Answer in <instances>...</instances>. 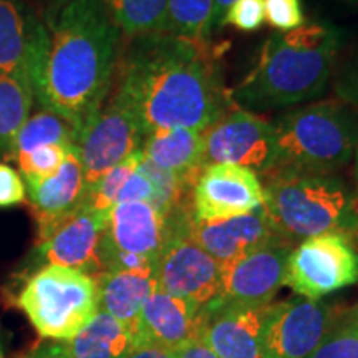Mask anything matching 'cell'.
<instances>
[{"instance_id": "8992f818", "label": "cell", "mask_w": 358, "mask_h": 358, "mask_svg": "<svg viewBox=\"0 0 358 358\" xmlns=\"http://www.w3.org/2000/svg\"><path fill=\"white\" fill-rule=\"evenodd\" d=\"M19 306L40 337L64 342L87 327L100 312L96 279L60 266H45L27 280Z\"/></svg>"}, {"instance_id": "60d3db41", "label": "cell", "mask_w": 358, "mask_h": 358, "mask_svg": "<svg viewBox=\"0 0 358 358\" xmlns=\"http://www.w3.org/2000/svg\"><path fill=\"white\" fill-rule=\"evenodd\" d=\"M345 317L350 322H353V324L358 325V301L353 307L350 308H345Z\"/></svg>"}, {"instance_id": "4316f807", "label": "cell", "mask_w": 358, "mask_h": 358, "mask_svg": "<svg viewBox=\"0 0 358 358\" xmlns=\"http://www.w3.org/2000/svg\"><path fill=\"white\" fill-rule=\"evenodd\" d=\"M77 129L71 127L66 120L53 113V111L42 110L37 115L30 116L24 128L20 129L15 146H13L12 159H15L17 155L27 153V151L45 145L75 146L77 145Z\"/></svg>"}, {"instance_id": "e0dca14e", "label": "cell", "mask_w": 358, "mask_h": 358, "mask_svg": "<svg viewBox=\"0 0 358 358\" xmlns=\"http://www.w3.org/2000/svg\"><path fill=\"white\" fill-rule=\"evenodd\" d=\"M47 40V25L34 12L0 0V73L32 85Z\"/></svg>"}, {"instance_id": "d590c367", "label": "cell", "mask_w": 358, "mask_h": 358, "mask_svg": "<svg viewBox=\"0 0 358 358\" xmlns=\"http://www.w3.org/2000/svg\"><path fill=\"white\" fill-rule=\"evenodd\" d=\"M127 358H174L173 350L148 342V340H136Z\"/></svg>"}, {"instance_id": "d4e9b609", "label": "cell", "mask_w": 358, "mask_h": 358, "mask_svg": "<svg viewBox=\"0 0 358 358\" xmlns=\"http://www.w3.org/2000/svg\"><path fill=\"white\" fill-rule=\"evenodd\" d=\"M214 0H169L161 34L209 45Z\"/></svg>"}, {"instance_id": "4dcf8cb0", "label": "cell", "mask_w": 358, "mask_h": 358, "mask_svg": "<svg viewBox=\"0 0 358 358\" xmlns=\"http://www.w3.org/2000/svg\"><path fill=\"white\" fill-rule=\"evenodd\" d=\"M266 22L264 0H234L227 8L222 25H232L243 32H256Z\"/></svg>"}, {"instance_id": "4fadbf2b", "label": "cell", "mask_w": 358, "mask_h": 358, "mask_svg": "<svg viewBox=\"0 0 358 358\" xmlns=\"http://www.w3.org/2000/svg\"><path fill=\"white\" fill-rule=\"evenodd\" d=\"M108 214L80 206L66 216L38 227V256L47 266H60L85 272L96 279L103 268V239Z\"/></svg>"}, {"instance_id": "d6986e66", "label": "cell", "mask_w": 358, "mask_h": 358, "mask_svg": "<svg viewBox=\"0 0 358 358\" xmlns=\"http://www.w3.org/2000/svg\"><path fill=\"white\" fill-rule=\"evenodd\" d=\"M203 307L156 287L141 308L136 340H148L176 350L182 343L199 337Z\"/></svg>"}, {"instance_id": "ee69618b", "label": "cell", "mask_w": 358, "mask_h": 358, "mask_svg": "<svg viewBox=\"0 0 358 358\" xmlns=\"http://www.w3.org/2000/svg\"><path fill=\"white\" fill-rule=\"evenodd\" d=\"M0 358H3V350H2V343H0Z\"/></svg>"}, {"instance_id": "83f0119b", "label": "cell", "mask_w": 358, "mask_h": 358, "mask_svg": "<svg viewBox=\"0 0 358 358\" xmlns=\"http://www.w3.org/2000/svg\"><path fill=\"white\" fill-rule=\"evenodd\" d=\"M145 159L143 150L134 151L131 156L116 164L113 169H110L105 176H101L92 187H88L87 196H85V206L93 211L108 214L111 208L116 204L120 191L128 181V178L136 171L141 161Z\"/></svg>"}, {"instance_id": "ba28073f", "label": "cell", "mask_w": 358, "mask_h": 358, "mask_svg": "<svg viewBox=\"0 0 358 358\" xmlns=\"http://www.w3.org/2000/svg\"><path fill=\"white\" fill-rule=\"evenodd\" d=\"M358 282V250L352 236L329 232L303 239L292 249L284 285L310 301Z\"/></svg>"}, {"instance_id": "277c9868", "label": "cell", "mask_w": 358, "mask_h": 358, "mask_svg": "<svg viewBox=\"0 0 358 358\" xmlns=\"http://www.w3.org/2000/svg\"><path fill=\"white\" fill-rule=\"evenodd\" d=\"M266 176L262 208L282 239L295 244L329 232L352 236L358 224L355 194L334 173L272 169Z\"/></svg>"}, {"instance_id": "ab89813d", "label": "cell", "mask_w": 358, "mask_h": 358, "mask_svg": "<svg viewBox=\"0 0 358 358\" xmlns=\"http://www.w3.org/2000/svg\"><path fill=\"white\" fill-rule=\"evenodd\" d=\"M353 176H355V186H357L355 201H357V209H358V145L355 148V153H353Z\"/></svg>"}, {"instance_id": "30bf717a", "label": "cell", "mask_w": 358, "mask_h": 358, "mask_svg": "<svg viewBox=\"0 0 358 358\" xmlns=\"http://www.w3.org/2000/svg\"><path fill=\"white\" fill-rule=\"evenodd\" d=\"M203 164H234L266 174L275 166L272 123L234 106L203 131Z\"/></svg>"}, {"instance_id": "8fae6325", "label": "cell", "mask_w": 358, "mask_h": 358, "mask_svg": "<svg viewBox=\"0 0 358 358\" xmlns=\"http://www.w3.org/2000/svg\"><path fill=\"white\" fill-rule=\"evenodd\" d=\"M342 307L310 299L271 303L264 322L261 358H307L334 329Z\"/></svg>"}, {"instance_id": "1f68e13d", "label": "cell", "mask_w": 358, "mask_h": 358, "mask_svg": "<svg viewBox=\"0 0 358 358\" xmlns=\"http://www.w3.org/2000/svg\"><path fill=\"white\" fill-rule=\"evenodd\" d=\"M266 22L279 32H289L306 24L301 0H264Z\"/></svg>"}, {"instance_id": "52a82bcc", "label": "cell", "mask_w": 358, "mask_h": 358, "mask_svg": "<svg viewBox=\"0 0 358 358\" xmlns=\"http://www.w3.org/2000/svg\"><path fill=\"white\" fill-rule=\"evenodd\" d=\"M173 222L151 203H120L108 213L103 239V268L138 271L155 268Z\"/></svg>"}, {"instance_id": "9c48e42d", "label": "cell", "mask_w": 358, "mask_h": 358, "mask_svg": "<svg viewBox=\"0 0 358 358\" xmlns=\"http://www.w3.org/2000/svg\"><path fill=\"white\" fill-rule=\"evenodd\" d=\"M192 211L173 217V229L155 262L156 287L174 297L206 307L221 294V264L187 236Z\"/></svg>"}, {"instance_id": "3957f363", "label": "cell", "mask_w": 358, "mask_h": 358, "mask_svg": "<svg viewBox=\"0 0 358 358\" xmlns=\"http://www.w3.org/2000/svg\"><path fill=\"white\" fill-rule=\"evenodd\" d=\"M342 32L329 22H306L266 38L252 70L231 92L236 106L268 111L319 98L332 77Z\"/></svg>"}, {"instance_id": "7402d4cb", "label": "cell", "mask_w": 358, "mask_h": 358, "mask_svg": "<svg viewBox=\"0 0 358 358\" xmlns=\"http://www.w3.org/2000/svg\"><path fill=\"white\" fill-rule=\"evenodd\" d=\"M96 284L100 310L122 322L136 340L141 308L156 289L155 268L106 271L96 277Z\"/></svg>"}, {"instance_id": "9a60e30c", "label": "cell", "mask_w": 358, "mask_h": 358, "mask_svg": "<svg viewBox=\"0 0 358 358\" xmlns=\"http://www.w3.org/2000/svg\"><path fill=\"white\" fill-rule=\"evenodd\" d=\"M262 206L264 186L249 168L209 164L192 187V214L198 221L241 216Z\"/></svg>"}, {"instance_id": "f546056e", "label": "cell", "mask_w": 358, "mask_h": 358, "mask_svg": "<svg viewBox=\"0 0 358 358\" xmlns=\"http://www.w3.org/2000/svg\"><path fill=\"white\" fill-rule=\"evenodd\" d=\"M71 146L62 145H45L27 153L17 155L20 171L24 179H43L52 176L64 164Z\"/></svg>"}, {"instance_id": "e575fe53", "label": "cell", "mask_w": 358, "mask_h": 358, "mask_svg": "<svg viewBox=\"0 0 358 358\" xmlns=\"http://www.w3.org/2000/svg\"><path fill=\"white\" fill-rule=\"evenodd\" d=\"M337 95L358 110V57L347 65L335 85Z\"/></svg>"}, {"instance_id": "44dd1931", "label": "cell", "mask_w": 358, "mask_h": 358, "mask_svg": "<svg viewBox=\"0 0 358 358\" xmlns=\"http://www.w3.org/2000/svg\"><path fill=\"white\" fill-rule=\"evenodd\" d=\"M133 334L110 313L100 310L73 338L42 343L27 358H127Z\"/></svg>"}, {"instance_id": "ffe728a7", "label": "cell", "mask_w": 358, "mask_h": 358, "mask_svg": "<svg viewBox=\"0 0 358 358\" xmlns=\"http://www.w3.org/2000/svg\"><path fill=\"white\" fill-rule=\"evenodd\" d=\"M27 181V199L30 201L38 227L66 216L85 203L87 182L77 146H71L58 171L43 179Z\"/></svg>"}, {"instance_id": "836d02e7", "label": "cell", "mask_w": 358, "mask_h": 358, "mask_svg": "<svg viewBox=\"0 0 358 358\" xmlns=\"http://www.w3.org/2000/svg\"><path fill=\"white\" fill-rule=\"evenodd\" d=\"M27 199L24 179L12 166L0 163V208L22 204Z\"/></svg>"}, {"instance_id": "b9f144b4", "label": "cell", "mask_w": 358, "mask_h": 358, "mask_svg": "<svg viewBox=\"0 0 358 358\" xmlns=\"http://www.w3.org/2000/svg\"><path fill=\"white\" fill-rule=\"evenodd\" d=\"M352 241H353V245H355V249L358 250V224H357V227L352 232Z\"/></svg>"}, {"instance_id": "2e32d148", "label": "cell", "mask_w": 358, "mask_h": 358, "mask_svg": "<svg viewBox=\"0 0 358 358\" xmlns=\"http://www.w3.org/2000/svg\"><path fill=\"white\" fill-rule=\"evenodd\" d=\"M268 306H234L217 301L208 303L203 307L199 338L217 358H261Z\"/></svg>"}, {"instance_id": "484cf974", "label": "cell", "mask_w": 358, "mask_h": 358, "mask_svg": "<svg viewBox=\"0 0 358 358\" xmlns=\"http://www.w3.org/2000/svg\"><path fill=\"white\" fill-rule=\"evenodd\" d=\"M169 0H105L111 19L128 40L161 30Z\"/></svg>"}, {"instance_id": "7c38bea8", "label": "cell", "mask_w": 358, "mask_h": 358, "mask_svg": "<svg viewBox=\"0 0 358 358\" xmlns=\"http://www.w3.org/2000/svg\"><path fill=\"white\" fill-rule=\"evenodd\" d=\"M143 141L145 134L131 113L113 96L106 98L80 128L75 145L82 161L87 191L116 164L141 150Z\"/></svg>"}, {"instance_id": "603a6c76", "label": "cell", "mask_w": 358, "mask_h": 358, "mask_svg": "<svg viewBox=\"0 0 358 358\" xmlns=\"http://www.w3.org/2000/svg\"><path fill=\"white\" fill-rule=\"evenodd\" d=\"M203 146L201 129L168 128L148 134L141 150L155 168L181 176H199L204 169Z\"/></svg>"}, {"instance_id": "7a4b0ae2", "label": "cell", "mask_w": 358, "mask_h": 358, "mask_svg": "<svg viewBox=\"0 0 358 358\" xmlns=\"http://www.w3.org/2000/svg\"><path fill=\"white\" fill-rule=\"evenodd\" d=\"M48 29V40L32 82L43 110L80 131L113 88L123 35L105 0H70Z\"/></svg>"}, {"instance_id": "6da1fadb", "label": "cell", "mask_w": 358, "mask_h": 358, "mask_svg": "<svg viewBox=\"0 0 358 358\" xmlns=\"http://www.w3.org/2000/svg\"><path fill=\"white\" fill-rule=\"evenodd\" d=\"M110 96L131 113L145 138L168 128L204 131L236 106L209 45L161 32L129 40Z\"/></svg>"}, {"instance_id": "f35d334b", "label": "cell", "mask_w": 358, "mask_h": 358, "mask_svg": "<svg viewBox=\"0 0 358 358\" xmlns=\"http://www.w3.org/2000/svg\"><path fill=\"white\" fill-rule=\"evenodd\" d=\"M69 2L70 0H45V24H50Z\"/></svg>"}, {"instance_id": "7bdbcfd3", "label": "cell", "mask_w": 358, "mask_h": 358, "mask_svg": "<svg viewBox=\"0 0 358 358\" xmlns=\"http://www.w3.org/2000/svg\"><path fill=\"white\" fill-rule=\"evenodd\" d=\"M347 3H350V6H358V0H345Z\"/></svg>"}, {"instance_id": "5b68a950", "label": "cell", "mask_w": 358, "mask_h": 358, "mask_svg": "<svg viewBox=\"0 0 358 358\" xmlns=\"http://www.w3.org/2000/svg\"><path fill=\"white\" fill-rule=\"evenodd\" d=\"M272 128L274 169L334 173L350 163L358 145L357 120L345 106L334 101L290 110Z\"/></svg>"}, {"instance_id": "ac0fdd59", "label": "cell", "mask_w": 358, "mask_h": 358, "mask_svg": "<svg viewBox=\"0 0 358 358\" xmlns=\"http://www.w3.org/2000/svg\"><path fill=\"white\" fill-rule=\"evenodd\" d=\"M187 236L221 267L277 239L264 208L241 216L198 221L194 214L186 221Z\"/></svg>"}, {"instance_id": "cb8c5ba5", "label": "cell", "mask_w": 358, "mask_h": 358, "mask_svg": "<svg viewBox=\"0 0 358 358\" xmlns=\"http://www.w3.org/2000/svg\"><path fill=\"white\" fill-rule=\"evenodd\" d=\"M35 100L32 85L0 73V156L12 159L17 136Z\"/></svg>"}, {"instance_id": "74e56055", "label": "cell", "mask_w": 358, "mask_h": 358, "mask_svg": "<svg viewBox=\"0 0 358 358\" xmlns=\"http://www.w3.org/2000/svg\"><path fill=\"white\" fill-rule=\"evenodd\" d=\"M232 2H234V0H214V8H213V34H214V30L221 27L224 15H226L227 8L231 7Z\"/></svg>"}, {"instance_id": "d6a6232c", "label": "cell", "mask_w": 358, "mask_h": 358, "mask_svg": "<svg viewBox=\"0 0 358 358\" xmlns=\"http://www.w3.org/2000/svg\"><path fill=\"white\" fill-rule=\"evenodd\" d=\"M143 163V161H141ZM156 194L155 182L151 181L150 174L145 171V168L138 166L131 176L128 178V181L124 182V186L120 191L116 204L120 203H153Z\"/></svg>"}, {"instance_id": "5bb4252c", "label": "cell", "mask_w": 358, "mask_h": 358, "mask_svg": "<svg viewBox=\"0 0 358 358\" xmlns=\"http://www.w3.org/2000/svg\"><path fill=\"white\" fill-rule=\"evenodd\" d=\"M295 244L277 237L262 248L222 267L221 303L261 307L272 303L284 285L287 261Z\"/></svg>"}, {"instance_id": "f1b7e54d", "label": "cell", "mask_w": 358, "mask_h": 358, "mask_svg": "<svg viewBox=\"0 0 358 358\" xmlns=\"http://www.w3.org/2000/svg\"><path fill=\"white\" fill-rule=\"evenodd\" d=\"M307 358H358V325L342 317Z\"/></svg>"}, {"instance_id": "8d00e7d4", "label": "cell", "mask_w": 358, "mask_h": 358, "mask_svg": "<svg viewBox=\"0 0 358 358\" xmlns=\"http://www.w3.org/2000/svg\"><path fill=\"white\" fill-rule=\"evenodd\" d=\"M173 355L174 358H217L216 353L206 345L199 337L182 343L176 350H173Z\"/></svg>"}]
</instances>
